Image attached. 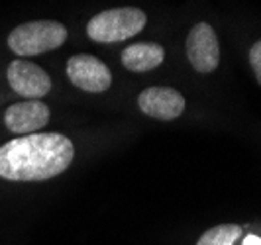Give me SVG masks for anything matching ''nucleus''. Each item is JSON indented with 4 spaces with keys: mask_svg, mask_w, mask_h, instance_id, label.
Wrapping results in <instances>:
<instances>
[{
    "mask_svg": "<svg viewBox=\"0 0 261 245\" xmlns=\"http://www.w3.org/2000/svg\"><path fill=\"white\" fill-rule=\"evenodd\" d=\"M73 159V142L63 133H30L0 147V177L16 182L47 181L65 173Z\"/></svg>",
    "mask_w": 261,
    "mask_h": 245,
    "instance_id": "1",
    "label": "nucleus"
},
{
    "mask_svg": "<svg viewBox=\"0 0 261 245\" xmlns=\"http://www.w3.org/2000/svg\"><path fill=\"white\" fill-rule=\"evenodd\" d=\"M147 16L134 6L110 8L98 12L87 24V36L96 43H118L134 38L144 30Z\"/></svg>",
    "mask_w": 261,
    "mask_h": 245,
    "instance_id": "2",
    "label": "nucleus"
},
{
    "mask_svg": "<svg viewBox=\"0 0 261 245\" xmlns=\"http://www.w3.org/2000/svg\"><path fill=\"white\" fill-rule=\"evenodd\" d=\"M67 39V28L53 20H36L14 28L8 36V47L20 57H32L61 47Z\"/></svg>",
    "mask_w": 261,
    "mask_h": 245,
    "instance_id": "3",
    "label": "nucleus"
},
{
    "mask_svg": "<svg viewBox=\"0 0 261 245\" xmlns=\"http://www.w3.org/2000/svg\"><path fill=\"white\" fill-rule=\"evenodd\" d=\"M187 57L193 65V69L200 75L212 73L220 63V45L214 34V28L206 22H198L187 36Z\"/></svg>",
    "mask_w": 261,
    "mask_h": 245,
    "instance_id": "4",
    "label": "nucleus"
},
{
    "mask_svg": "<svg viewBox=\"0 0 261 245\" xmlns=\"http://www.w3.org/2000/svg\"><path fill=\"white\" fill-rule=\"evenodd\" d=\"M67 77L77 89L87 92H105L112 85V73L105 61L89 53L73 55L67 61Z\"/></svg>",
    "mask_w": 261,
    "mask_h": 245,
    "instance_id": "5",
    "label": "nucleus"
},
{
    "mask_svg": "<svg viewBox=\"0 0 261 245\" xmlns=\"http://www.w3.org/2000/svg\"><path fill=\"white\" fill-rule=\"evenodd\" d=\"M8 83L12 91L26 96L30 100H38L51 91V78L49 75L32 61L26 59H16L8 67Z\"/></svg>",
    "mask_w": 261,
    "mask_h": 245,
    "instance_id": "6",
    "label": "nucleus"
},
{
    "mask_svg": "<svg viewBox=\"0 0 261 245\" xmlns=\"http://www.w3.org/2000/svg\"><path fill=\"white\" fill-rule=\"evenodd\" d=\"M138 106L147 116L169 122L183 114L185 98L181 92L171 87H149L140 92Z\"/></svg>",
    "mask_w": 261,
    "mask_h": 245,
    "instance_id": "7",
    "label": "nucleus"
},
{
    "mask_svg": "<svg viewBox=\"0 0 261 245\" xmlns=\"http://www.w3.org/2000/svg\"><path fill=\"white\" fill-rule=\"evenodd\" d=\"M49 122V106L41 100H26V102L12 104L6 114L4 124L12 133L30 135L36 133Z\"/></svg>",
    "mask_w": 261,
    "mask_h": 245,
    "instance_id": "8",
    "label": "nucleus"
},
{
    "mask_svg": "<svg viewBox=\"0 0 261 245\" xmlns=\"http://www.w3.org/2000/svg\"><path fill=\"white\" fill-rule=\"evenodd\" d=\"M165 51L159 43H149V41H140L132 43L122 51V63L128 71L134 73H145L151 71L163 63Z\"/></svg>",
    "mask_w": 261,
    "mask_h": 245,
    "instance_id": "9",
    "label": "nucleus"
},
{
    "mask_svg": "<svg viewBox=\"0 0 261 245\" xmlns=\"http://www.w3.org/2000/svg\"><path fill=\"white\" fill-rule=\"evenodd\" d=\"M242 235V228L236 224H220L202 233L196 245H234Z\"/></svg>",
    "mask_w": 261,
    "mask_h": 245,
    "instance_id": "10",
    "label": "nucleus"
},
{
    "mask_svg": "<svg viewBox=\"0 0 261 245\" xmlns=\"http://www.w3.org/2000/svg\"><path fill=\"white\" fill-rule=\"evenodd\" d=\"M249 65H251L253 75H255V78L259 80V85H261V39L255 41V43L251 45V49H249Z\"/></svg>",
    "mask_w": 261,
    "mask_h": 245,
    "instance_id": "11",
    "label": "nucleus"
},
{
    "mask_svg": "<svg viewBox=\"0 0 261 245\" xmlns=\"http://www.w3.org/2000/svg\"><path fill=\"white\" fill-rule=\"evenodd\" d=\"M244 245H261V237H257V235H248Z\"/></svg>",
    "mask_w": 261,
    "mask_h": 245,
    "instance_id": "12",
    "label": "nucleus"
}]
</instances>
